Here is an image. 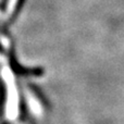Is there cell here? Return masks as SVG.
<instances>
[{"mask_svg": "<svg viewBox=\"0 0 124 124\" xmlns=\"http://www.w3.org/2000/svg\"><path fill=\"white\" fill-rule=\"evenodd\" d=\"M20 0H8V7H7V10H8L9 14H12L15 11L16 7L19 6Z\"/></svg>", "mask_w": 124, "mask_h": 124, "instance_id": "3957f363", "label": "cell"}, {"mask_svg": "<svg viewBox=\"0 0 124 124\" xmlns=\"http://www.w3.org/2000/svg\"><path fill=\"white\" fill-rule=\"evenodd\" d=\"M2 75L8 87V103H7V114L9 119H15L19 113V97H17L16 88H15L13 77L11 72L8 70L2 71Z\"/></svg>", "mask_w": 124, "mask_h": 124, "instance_id": "6da1fadb", "label": "cell"}, {"mask_svg": "<svg viewBox=\"0 0 124 124\" xmlns=\"http://www.w3.org/2000/svg\"><path fill=\"white\" fill-rule=\"evenodd\" d=\"M28 103H30V107L31 110H33V112L36 114H39L41 112V105H39V102L37 101V99L35 98L33 95H30L28 96Z\"/></svg>", "mask_w": 124, "mask_h": 124, "instance_id": "7a4b0ae2", "label": "cell"}]
</instances>
